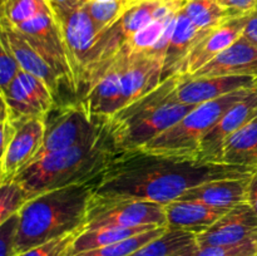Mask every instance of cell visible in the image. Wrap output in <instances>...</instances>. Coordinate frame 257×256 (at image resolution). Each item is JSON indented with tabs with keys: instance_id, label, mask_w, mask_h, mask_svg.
<instances>
[{
	"instance_id": "29",
	"label": "cell",
	"mask_w": 257,
	"mask_h": 256,
	"mask_svg": "<svg viewBox=\"0 0 257 256\" xmlns=\"http://www.w3.org/2000/svg\"><path fill=\"white\" fill-rule=\"evenodd\" d=\"M49 10L52 9L45 0H2V18L13 25L27 22Z\"/></svg>"
},
{
	"instance_id": "13",
	"label": "cell",
	"mask_w": 257,
	"mask_h": 256,
	"mask_svg": "<svg viewBox=\"0 0 257 256\" xmlns=\"http://www.w3.org/2000/svg\"><path fill=\"white\" fill-rule=\"evenodd\" d=\"M257 236V215L247 202L230 208L210 228L196 235L198 247L235 245Z\"/></svg>"
},
{
	"instance_id": "30",
	"label": "cell",
	"mask_w": 257,
	"mask_h": 256,
	"mask_svg": "<svg viewBox=\"0 0 257 256\" xmlns=\"http://www.w3.org/2000/svg\"><path fill=\"white\" fill-rule=\"evenodd\" d=\"M30 200L29 195L17 180L0 183V222L19 213Z\"/></svg>"
},
{
	"instance_id": "8",
	"label": "cell",
	"mask_w": 257,
	"mask_h": 256,
	"mask_svg": "<svg viewBox=\"0 0 257 256\" xmlns=\"http://www.w3.org/2000/svg\"><path fill=\"white\" fill-rule=\"evenodd\" d=\"M141 226H167L165 205L133 198L102 197L93 193L87 218L80 231Z\"/></svg>"
},
{
	"instance_id": "32",
	"label": "cell",
	"mask_w": 257,
	"mask_h": 256,
	"mask_svg": "<svg viewBox=\"0 0 257 256\" xmlns=\"http://www.w3.org/2000/svg\"><path fill=\"white\" fill-rule=\"evenodd\" d=\"M79 232H73L62 237L54 238L48 242L24 251L17 256H69L70 247L75 236Z\"/></svg>"
},
{
	"instance_id": "5",
	"label": "cell",
	"mask_w": 257,
	"mask_h": 256,
	"mask_svg": "<svg viewBox=\"0 0 257 256\" xmlns=\"http://www.w3.org/2000/svg\"><path fill=\"white\" fill-rule=\"evenodd\" d=\"M50 9L59 25L64 42L72 74L73 92L78 93L83 87L98 30L83 0L57 5Z\"/></svg>"
},
{
	"instance_id": "41",
	"label": "cell",
	"mask_w": 257,
	"mask_h": 256,
	"mask_svg": "<svg viewBox=\"0 0 257 256\" xmlns=\"http://www.w3.org/2000/svg\"><path fill=\"white\" fill-rule=\"evenodd\" d=\"M137 2H140V0H137ZM160 2H172V0H160Z\"/></svg>"
},
{
	"instance_id": "38",
	"label": "cell",
	"mask_w": 257,
	"mask_h": 256,
	"mask_svg": "<svg viewBox=\"0 0 257 256\" xmlns=\"http://www.w3.org/2000/svg\"><path fill=\"white\" fill-rule=\"evenodd\" d=\"M48 3L50 8L57 7V5H64V4H70L73 2H77V0H45Z\"/></svg>"
},
{
	"instance_id": "15",
	"label": "cell",
	"mask_w": 257,
	"mask_h": 256,
	"mask_svg": "<svg viewBox=\"0 0 257 256\" xmlns=\"http://www.w3.org/2000/svg\"><path fill=\"white\" fill-rule=\"evenodd\" d=\"M247 19L248 17L233 18L211 30L178 65L176 74L188 77L211 62L242 35Z\"/></svg>"
},
{
	"instance_id": "2",
	"label": "cell",
	"mask_w": 257,
	"mask_h": 256,
	"mask_svg": "<svg viewBox=\"0 0 257 256\" xmlns=\"http://www.w3.org/2000/svg\"><path fill=\"white\" fill-rule=\"evenodd\" d=\"M94 182L74 183L39 193L20 211L17 255L54 238L79 232L85 222Z\"/></svg>"
},
{
	"instance_id": "35",
	"label": "cell",
	"mask_w": 257,
	"mask_h": 256,
	"mask_svg": "<svg viewBox=\"0 0 257 256\" xmlns=\"http://www.w3.org/2000/svg\"><path fill=\"white\" fill-rule=\"evenodd\" d=\"M232 18L250 17L257 10V0H216Z\"/></svg>"
},
{
	"instance_id": "25",
	"label": "cell",
	"mask_w": 257,
	"mask_h": 256,
	"mask_svg": "<svg viewBox=\"0 0 257 256\" xmlns=\"http://www.w3.org/2000/svg\"><path fill=\"white\" fill-rule=\"evenodd\" d=\"M183 12L198 29L207 32L233 19L216 0H187Z\"/></svg>"
},
{
	"instance_id": "3",
	"label": "cell",
	"mask_w": 257,
	"mask_h": 256,
	"mask_svg": "<svg viewBox=\"0 0 257 256\" xmlns=\"http://www.w3.org/2000/svg\"><path fill=\"white\" fill-rule=\"evenodd\" d=\"M119 155L107 122L97 138L40 158L14 180L22 183L32 200L45 191L74 183L94 182Z\"/></svg>"
},
{
	"instance_id": "10",
	"label": "cell",
	"mask_w": 257,
	"mask_h": 256,
	"mask_svg": "<svg viewBox=\"0 0 257 256\" xmlns=\"http://www.w3.org/2000/svg\"><path fill=\"white\" fill-rule=\"evenodd\" d=\"M14 27L52 64L63 82L67 83L68 87L73 90L72 74L65 53L64 42L59 25L52 10L40 13L32 19Z\"/></svg>"
},
{
	"instance_id": "18",
	"label": "cell",
	"mask_w": 257,
	"mask_h": 256,
	"mask_svg": "<svg viewBox=\"0 0 257 256\" xmlns=\"http://www.w3.org/2000/svg\"><path fill=\"white\" fill-rule=\"evenodd\" d=\"M255 77H212L190 78L186 77L176 89L177 102L190 105H198L243 88L255 87Z\"/></svg>"
},
{
	"instance_id": "4",
	"label": "cell",
	"mask_w": 257,
	"mask_h": 256,
	"mask_svg": "<svg viewBox=\"0 0 257 256\" xmlns=\"http://www.w3.org/2000/svg\"><path fill=\"white\" fill-rule=\"evenodd\" d=\"M256 85L235 90L217 99L196 105L180 122L157 138L150 141L138 151L151 155L198 160L201 142L211 128L235 103L247 97L255 89Z\"/></svg>"
},
{
	"instance_id": "37",
	"label": "cell",
	"mask_w": 257,
	"mask_h": 256,
	"mask_svg": "<svg viewBox=\"0 0 257 256\" xmlns=\"http://www.w3.org/2000/svg\"><path fill=\"white\" fill-rule=\"evenodd\" d=\"M247 203L253 208L257 215V168L251 175L247 188Z\"/></svg>"
},
{
	"instance_id": "14",
	"label": "cell",
	"mask_w": 257,
	"mask_h": 256,
	"mask_svg": "<svg viewBox=\"0 0 257 256\" xmlns=\"http://www.w3.org/2000/svg\"><path fill=\"white\" fill-rule=\"evenodd\" d=\"M257 117V85L255 89L232 105L211 128L200 146L198 160L218 162L221 148L230 136Z\"/></svg>"
},
{
	"instance_id": "7",
	"label": "cell",
	"mask_w": 257,
	"mask_h": 256,
	"mask_svg": "<svg viewBox=\"0 0 257 256\" xmlns=\"http://www.w3.org/2000/svg\"><path fill=\"white\" fill-rule=\"evenodd\" d=\"M196 105L180 103L173 98L170 102L153 109L145 110L125 119L112 122L108 119L110 136L115 150L119 153L141 150L180 122Z\"/></svg>"
},
{
	"instance_id": "6",
	"label": "cell",
	"mask_w": 257,
	"mask_h": 256,
	"mask_svg": "<svg viewBox=\"0 0 257 256\" xmlns=\"http://www.w3.org/2000/svg\"><path fill=\"white\" fill-rule=\"evenodd\" d=\"M107 122L108 119L93 117L83 100L53 107L45 119L43 145L33 162H37L50 153L94 140L102 133Z\"/></svg>"
},
{
	"instance_id": "16",
	"label": "cell",
	"mask_w": 257,
	"mask_h": 256,
	"mask_svg": "<svg viewBox=\"0 0 257 256\" xmlns=\"http://www.w3.org/2000/svg\"><path fill=\"white\" fill-rule=\"evenodd\" d=\"M190 78L212 77H255L257 78V45L241 35L233 44Z\"/></svg>"
},
{
	"instance_id": "40",
	"label": "cell",
	"mask_w": 257,
	"mask_h": 256,
	"mask_svg": "<svg viewBox=\"0 0 257 256\" xmlns=\"http://www.w3.org/2000/svg\"><path fill=\"white\" fill-rule=\"evenodd\" d=\"M83 2H113V0H83Z\"/></svg>"
},
{
	"instance_id": "34",
	"label": "cell",
	"mask_w": 257,
	"mask_h": 256,
	"mask_svg": "<svg viewBox=\"0 0 257 256\" xmlns=\"http://www.w3.org/2000/svg\"><path fill=\"white\" fill-rule=\"evenodd\" d=\"M22 70L19 62L12 50L9 49L7 43L0 38V87L2 92L8 89L13 80L17 78L18 73Z\"/></svg>"
},
{
	"instance_id": "39",
	"label": "cell",
	"mask_w": 257,
	"mask_h": 256,
	"mask_svg": "<svg viewBox=\"0 0 257 256\" xmlns=\"http://www.w3.org/2000/svg\"><path fill=\"white\" fill-rule=\"evenodd\" d=\"M197 248H198V246H196V247L191 248V250L186 251V252L181 253V255H177V256H193V253H195V251H196V250H197Z\"/></svg>"
},
{
	"instance_id": "33",
	"label": "cell",
	"mask_w": 257,
	"mask_h": 256,
	"mask_svg": "<svg viewBox=\"0 0 257 256\" xmlns=\"http://www.w3.org/2000/svg\"><path fill=\"white\" fill-rule=\"evenodd\" d=\"M20 213H15L0 222V256H17V238Z\"/></svg>"
},
{
	"instance_id": "21",
	"label": "cell",
	"mask_w": 257,
	"mask_h": 256,
	"mask_svg": "<svg viewBox=\"0 0 257 256\" xmlns=\"http://www.w3.org/2000/svg\"><path fill=\"white\" fill-rule=\"evenodd\" d=\"M210 32L211 30L207 32V30L198 29L186 15L182 8L176 15L175 28L165 55L161 80H165L171 75L176 74L178 65Z\"/></svg>"
},
{
	"instance_id": "9",
	"label": "cell",
	"mask_w": 257,
	"mask_h": 256,
	"mask_svg": "<svg viewBox=\"0 0 257 256\" xmlns=\"http://www.w3.org/2000/svg\"><path fill=\"white\" fill-rule=\"evenodd\" d=\"M14 123L42 118L45 119L54 107V94L40 78L20 70L7 90L2 92Z\"/></svg>"
},
{
	"instance_id": "27",
	"label": "cell",
	"mask_w": 257,
	"mask_h": 256,
	"mask_svg": "<svg viewBox=\"0 0 257 256\" xmlns=\"http://www.w3.org/2000/svg\"><path fill=\"white\" fill-rule=\"evenodd\" d=\"M167 226H161V227H156L153 230L146 231V232L133 236V237L127 238V240L119 241V242L112 243V245L103 246V247L94 248V250L84 251V252L77 253L74 256H128L133 251L142 247L143 245H146L150 241L160 237L161 235H163L167 231Z\"/></svg>"
},
{
	"instance_id": "1",
	"label": "cell",
	"mask_w": 257,
	"mask_h": 256,
	"mask_svg": "<svg viewBox=\"0 0 257 256\" xmlns=\"http://www.w3.org/2000/svg\"><path fill=\"white\" fill-rule=\"evenodd\" d=\"M255 170L241 166L186 160L135 151L120 153L95 181L94 195L167 203L208 181L250 177Z\"/></svg>"
},
{
	"instance_id": "20",
	"label": "cell",
	"mask_w": 257,
	"mask_h": 256,
	"mask_svg": "<svg viewBox=\"0 0 257 256\" xmlns=\"http://www.w3.org/2000/svg\"><path fill=\"white\" fill-rule=\"evenodd\" d=\"M227 211V208L212 207L205 203L176 200L165 205L166 225L172 230L198 235L210 228Z\"/></svg>"
},
{
	"instance_id": "17",
	"label": "cell",
	"mask_w": 257,
	"mask_h": 256,
	"mask_svg": "<svg viewBox=\"0 0 257 256\" xmlns=\"http://www.w3.org/2000/svg\"><path fill=\"white\" fill-rule=\"evenodd\" d=\"M0 30H2L0 38L7 43L9 49L19 62L22 69L44 80L55 97L59 92L60 82H63L57 70L30 44L29 40L4 18L0 19Z\"/></svg>"
},
{
	"instance_id": "12",
	"label": "cell",
	"mask_w": 257,
	"mask_h": 256,
	"mask_svg": "<svg viewBox=\"0 0 257 256\" xmlns=\"http://www.w3.org/2000/svg\"><path fill=\"white\" fill-rule=\"evenodd\" d=\"M124 59L125 50L122 47L118 54L113 58L109 67L84 93L82 100L93 117L109 119L122 108H124L122 83Z\"/></svg>"
},
{
	"instance_id": "28",
	"label": "cell",
	"mask_w": 257,
	"mask_h": 256,
	"mask_svg": "<svg viewBox=\"0 0 257 256\" xmlns=\"http://www.w3.org/2000/svg\"><path fill=\"white\" fill-rule=\"evenodd\" d=\"M85 3V2H84ZM135 0H113V2H87L85 8L94 22L98 34L120 19Z\"/></svg>"
},
{
	"instance_id": "36",
	"label": "cell",
	"mask_w": 257,
	"mask_h": 256,
	"mask_svg": "<svg viewBox=\"0 0 257 256\" xmlns=\"http://www.w3.org/2000/svg\"><path fill=\"white\" fill-rule=\"evenodd\" d=\"M242 37H245L252 44L257 45V10L248 17L246 27L243 29Z\"/></svg>"
},
{
	"instance_id": "24",
	"label": "cell",
	"mask_w": 257,
	"mask_h": 256,
	"mask_svg": "<svg viewBox=\"0 0 257 256\" xmlns=\"http://www.w3.org/2000/svg\"><path fill=\"white\" fill-rule=\"evenodd\" d=\"M196 246L195 233L167 228L160 237L150 241L128 256H177Z\"/></svg>"
},
{
	"instance_id": "23",
	"label": "cell",
	"mask_w": 257,
	"mask_h": 256,
	"mask_svg": "<svg viewBox=\"0 0 257 256\" xmlns=\"http://www.w3.org/2000/svg\"><path fill=\"white\" fill-rule=\"evenodd\" d=\"M161 226H141V227H102L95 230L80 231L75 236L74 241L70 247L69 256H74L77 253L84 251L94 250V248L103 247V246L112 245L119 241L127 240L136 235L153 230Z\"/></svg>"
},
{
	"instance_id": "22",
	"label": "cell",
	"mask_w": 257,
	"mask_h": 256,
	"mask_svg": "<svg viewBox=\"0 0 257 256\" xmlns=\"http://www.w3.org/2000/svg\"><path fill=\"white\" fill-rule=\"evenodd\" d=\"M218 162L257 168V117L236 131L221 148Z\"/></svg>"
},
{
	"instance_id": "11",
	"label": "cell",
	"mask_w": 257,
	"mask_h": 256,
	"mask_svg": "<svg viewBox=\"0 0 257 256\" xmlns=\"http://www.w3.org/2000/svg\"><path fill=\"white\" fill-rule=\"evenodd\" d=\"M45 119L33 118L15 123L18 125L17 133L0 157L2 182L14 180L33 162L43 145Z\"/></svg>"
},
{
	"instance_id": "42",
	"label": "cell",
	"mask_w": 257,
	"mask_h": 256,
	"mask_svg": "<svg viewBox=\"0 0 257 256\" xmlns=\"http://www.w3.org/2000/svg\"><path fill=\"white\" fill-rule=\"evenodd\" d=\"M255 256H257V252H256V253H255Z\"/></svg>"
},
{
	"instance_id": "26",
	"label": "cell",
	"mask_w": 257,
	"mask_h": 256,
	"mask_svg": "<svg viewBox=\"0 0 257 256\" xmlns=\"http://www.w3.org/2000/svg\"><path fill=\"white\" fill-rule=\"evenodd\" d=\"M162 3L160 0H135L117 22L127 40L157 17V12Z\"/></svg>"
},
{
	"instance_id": "19",
	"label": "cell",
	"mask_w": 257,
	"mask_h": 256,
	"mask_svg": "<svg viewBox=\"0 0 257 256\" xmlns=\"http://www.w3.org/2000/svg\"><path fill=\"white\" fill-rule=\"evenodd\" d=\"M251 177V176H250ZM250 177L208 181L183 192L177 200L205 203L217 208H230L247 202Z\"/></svg>"
},
{
	"instance_id": "31",
	"label": "cell",
	"mask_w": 257,
	"mask_h": 256,
	"mask_svg": "<svg viewBox=\"0 0 257 256\" xmlns=\"http://www.w3.org/2000/svg\"><path fill=\"white\" fill-rule=\"evenodd\" d=\"M257 252V236L235 245L198 247L193 256H255Z\"/></svg>"
}]
</instances>
